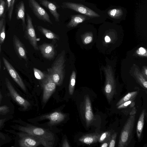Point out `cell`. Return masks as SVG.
<instances>
[{"mask_svg":"<svg viewBox=\"0 0 147 147\" xmlns=\"http://www.w3.org/2000/svg\"><path fill=\"white\" fill-rule=\"evenodd\" d=\"M61 7L63 8L71 9L84 15L90 18L91 22L99 24L104 22L107 20V17L104 12L98 8L93 3H78L72 2L63 3Z\"/></svg>","mask_w":147,"mask_h":147,"instance_id":"1","label":"cell"},{"mask_svg":"<svg viewBox=\"0 0 147 147\" xmlns=\"http://www.w3.org/2000/svg\"><path fill=\"white\" fill-rule=\"evenodd\" d=\"M20 131L28 134L36 136L39 138L42 144L46 147L53 146L55 141L53 134L45 129L33 126L20 127Z\"/></svg>","mask_w":147,"mask_h":147,"instance_id":"2","label":"cell"},{"mask_svg":"<svg viewBox=\"0 0 147 147\" xmlns=\"http://www.w3.org/2000/svg\"><path fill=\"white\" fill-rule=\"evenodd\" d=\"M65 54L63 51L58 55L51 67L47 69L48 74L58 86L62 84L64 77Z\"/></svg>","mask_w":147,"mask_h":147,"instance_id":"3","label":"cell"},{"mask_svg":"<svg viewBox=\"0 0 147 147\" xmlns=\"http://www.w3.org/2000/svg\"><path fill=\"white\" fill-rule=\"evenodd\" d=\"M136 120V115H130L121 131L118 147L128 146L133 138V132Z\"/></svg>","mask_w":147,"mask_h":147,"instance_id":"4","label":"cell"},{"mask_svg":"<svg viewBox=\"0 0 147 147\" xmlns=\"http://www.w3.org/2000/svg\"><path fill=\"white\" fill-rule=\"evenodd\" d=\"M107 19L115 23H120L125 20L127 14V9L121 6H111L103 10Z\"/></svg>","mask_w":147,"mask_h":147,"instance_id":"5","label":"cell"},{"mask_svg":"<svg viewBox=\"0 0 147 147\" xmlns=\"http://www.w3.org/2000/svg\"><path fill=\"white\" fill-rule=\"evenodd\" d=\"M5 82L12 98L24 110H27L30 106V103L18 93L7 78H5Z\"/></svg>","mask_w":147,"mask_h":147,"instance_id":"6","label":"cell"},{"mask_svg":"<svg viewBox=\"0 0 147 147\" xmlns=\"http://www.w3.org/2000/svg\"><path fill=\"white\" fill-rule=\"evenodd\" d=\"M41 86L43 89L42 101L46 103L55 91L56 85L47 74L42 80Z\"/></svg>","mask_w":147,"mask_h":147,"instance_id":"7","label":"cell"},{"mask_svg":"<svg viewBox=\"0 0 147 147\" xmlns=\"http://www.w3.org/2000/svg\"><path fill=\"white\" fill-rule=\"evenodd\" d=\"M28 2L30 7L38 19L53 24L48 13L35 0H28Z\"/></svg>","mask_w":147,"mask_h":147,"instance_id":"8","label":"cell"},{"mask_svg":"<svg viewBox=\"0 0 147 147\" xmlns=\"http://www.w3.org/2000/svg\"><path fill=\"white\" fill-rule=\"evenodd\" d=\"M25 133L19 134V144L21 147H36L42 144L40 139L37 137Z\"/></svg>","mask_w":147,"mask_h":147,"instance_id":"9","label":"cell"},{"mask_svg":"<svg viewBox=\"0 0 147 147\" xmlns=\"http://www.w3.org/2000/svg\"><path fill=\"white\" fill-rule=\"evenodd\" d=\"M27 25L25 28L26 35L30 44L36 50L39 49L37 42L35 29L33 25L32 19L29 15L26 13Z\"/></svg>","mask_w":147,"mask_h":147,"instance_id":"10","label":"cell"},{"mask_svg":"<svg viewBox=\"0 0 147 147\" xmlns=\"http://www.w3.org/2000/svg\"><path fill=\"white\" fill-rule=\"evenodd\" d=\"M2 59L5 68L12 79L24 91L26 92L25 86L20 76L5 57H3Z\"/></svg>","mask_w":147,"mask_h":147,"instance_id":"11","label":"cell"},{"mask_svg":"<svg viewBox=\"0 0 147 147\" xmlns=\"http://www.w3.org/2000/svg\"><path fill=\"white\" fill-rule=\"evenodd\" d=\"M84 113L86 125L89 127L94 119L90 98L88 95L85 96L84 103Z\"/></svg>","mask_w":147,"mask_h":147,"instance_id":"12","label":"cell"},{"mask_svg":"<svg viewBox=\"0 0 147 147\" xmlns=\"http://www.w3.org/2000/svg\"><path fill=\"white\" fill-rule=\"evenodd\" d=\"M66 115L61 112L55 111L41 116L40 119H47L49 121V124L54 125L59 123L64 120Z\"/></svg>","mask_w":147,"mask_h":147,"instance_id":"13","label":"cell"},{"mask_svg":"<svg viewBox=\"0 0 147 147\" xmlns=\"http://www.w3.org/2000/svg\"><path fill=\"white\" fill-rule=\"evenodd\" d=\"M13 45L15 51L18 56L21 59L27 60L25 48L19 38L16 35L13 38Z\"/></svg>","mask_w":147,"mask_h":147,"instance_id":"14","label":"cell"},{"mask_svg":"<svg viewBox=\"0 0 147 147\" xmlns=\"http://www.w3.org/2000/svg\"><path fill=\"white\" fill-rule=\"evenodd\" d=\"M71 20L66 25L68 28L75 27L79 24L85 22H89L91 20L88 17L83 14H77L71 16Z\"/></svg>","mask_w":147,"mask_h":147,"instance_id":"15","label":"cell"},{"mask_svg":"<svg viewBox=\"0 0 147 147\" xmlns=\"http://www.w3.org/2000/svg\"><path fill=\"white\" fill-rule=\"evenodd\" d=\"M39 49L43 56L47 59H53L55 55L53 45L50 44L44 43L39 46Z\"/></svg>","mask_w":147,"mask_h":147,"instance_id":"16","label":"cell"},{"mask_svg":"<svg viewBox=\"0 0 147 147\" xmlns=\"http://www.w3.org/2000/svg\"><path fill=\"white\" fill-rule=\"evenodd\" d=\"M40 3L48 9L57 22L59 21L60 14L57 12V7L52 2L47 0H39Z\"/></svg>","mask_w":147,"mask_h":147,"instance_id":"17","label":"cell"},{"mask_svg":"<svg viewBox=\"0 0 147 147\" xmlns=\"http://www.w3.org/2000/svg\"><path fill=\"white\" fill-rule=\"evenodd\" d=\"M100 135V134L98 133L86 134L80 137L79 140L87 144H93L98 142Z\"/></svg>","mask_w":147,"mask_h":147,"instance_id":"18","label":"cell"},{"mask_svg":"<svg viewBox=\"0 0 147 147\" xmlns=\"http://www.w3.org/2000/svg\"><path fill=\"white\" fill-rule=\"evenodd\" d=\"M16 18L18 20H21L24 30L25 29L26 25L25 20V8L24 3L22 1L20 3L16 10Z\"/></svg>","mask_w":147,"mask_h":147,"instance_id":"19","label":"cell"},{"mask_svg":"<svg viewBox=\"0 0 147 147\" xmlns=\"http://www.w3.org/2000/svg\"><path fill=\"white\" fill-rule=\"evenodd\" d=\"M146 110H143L141 112L136 127V133L138 140L141 138L144 123Z\"/></svg>","mask_w":147,"mask_h":147,"instance_id":"20","label":"cell"},{"mask_svg":"<svg viewBox=\"0 0 147 147\" xmlns=\"http://www.w3.org/2000/svg\"><path fill=\"white\" fill-rule=\"evenodd\" d=\"M37 28L38 30L48 38L52 39H59V38L58 35L51 30L42 26H37Z\"/></svg>","mask_w":147,"mask_h":147,"instance_id":"21","label":"cell"},{"mask_svg":"<svg viewBox=\"0 0 147 147\" xmlns=\"http://www.w3.org/2000/svg\"><path fill=\"white\" fill-rule=\"evenodd\" d=\"M138 93V92L137 91L129 92L118 101L116 104V106L117 107L119 106L125 102L132 99H134Z\"/></svg>","mask_w":147,"mask_h":147,"instance_id":"22","label":"cell"},{"mask_svg":"<svg viewBox=\"0 0 147 147\" xmlns=\"http://www.w3.org/2000/svg\"><path fill=\"white\" fill-rule=\"evenodd\" d=\"M5 20L3 17L0 20V45L4 41L5 36Z\"/></svg>","mask_w":147,"mask_h":147,"instance_id":"23","label":"cell"},{"mask_svg":"<svg viewBox=\"0 0 147 147\" xmlns=\"http://www.w3.org/2000/svg\"><path fill=\"white\" fill-rule=\"evenodd\" d=\"M76 74V72L72 71L70 77V82L69 86V91L70 95L73 94L75 85Z\"/></svg>","mask_w":147,"mask_h":147,"instance_id":"24","label":"cell"},{"mask_svg":"<svg viewBox=\"0 0 147 147\" xmlns=\"http://www.w3.org/2000/svg\"><path fill=\"white\" fill-rule=\"evenodd\" d=\"M111 135V131H108L104 132L101 134H100L98 142L102 143L110 140Z\"/></svg>","mask_w":147,"mask_h":147,"instance_id":"25","label":"cell"},{"mask_svg":"<svg viewBox=\"0 0 147 147\" xmlns=\"http://www.w3.org/2000/svg\"><path fill=\"white\" fill-rule=\"evenodd\" d=\"M33 71L35 77L37 79L42 80L45 77L46 74L38 69L34 68Z\"/></svg>","mask_w":147,"mask_h":147,"instance_id":"26","label":"cell"},{"mask_svg":"<svg viewBox=\"0 0 147 147\" xmlns=\"http://www.w3.org/2000/svg\"><path fill=\"white\" fill-rule=\"evenodd\" d=\"M7 1L8 11V16L9 20H10L12 17L14 5L12 3V0H7Z\"/></svg>","mask_w":147,"mask_h":147,"instance_id":"27","label":"cell"},{"mask_svg":"<svg viewBox=\"0 0 147 147\" xmlns=\"http://www.w3.org/2000/svg\"><path fill=\"white\" fill-rule=\"evenodd\" d=\"M117 135V133L116 132L111 134L109 147H114L115 146Z\"/></svg>","mask_w":147,"mask_h":147,"instance_id":"28","label":"cell"},{"mask_svg":"<svg viewBox=\"0 0 147 147\" xmlns=\"http://www.w3.org/2000/svg\"><path fill=\"white\" fill-rule=\"evenodd\" d=\"M10 111L9 108L6 105L0 106V115H5Z\"/></svg>","mask_w":147,"mask_h":147,"instance_id":"29","label":"cell"},{"mask_svg":"<svg viewBox=\"0 0 147 147\" xmlns=\"http://www.w3.org/2000/svg\"><path fill=\"white\" fill-rule=\"evenodd\" d=\"M134 100V99H133L125 102L122 103L119 106H117V108L118 109H120L124 108H125L126 107H127L129 105L131 102L133 101Z\"/></svg>","mask_w":147,"mask_h":147,"instance_id":"30","label":"cell"},{"mask_svg":"<svg viewBox=\"0 0 147 147\" xmlns=\"http://www.w3.org/2000/svg\"><path fill=\"white\" fill-rule=\"evenodd\" d=\"M5 7V2L3 0L0 2V19L3 14Z\"/></svg>","mask_w":147,"mask_h":147,"instance_id":"31","label":"cell"},{"mask_svg":"<svg viewBox=\"0 0 147 147\" xmlns=\"http://www.w3.org/2000/svg\"><path fill=\"white\" fill-rule=\"evenodd\" d=\"M83 40V42L85 44H88L90 43L92 40V38L90 36L87 35H85Z\"/></svg>","mask_w":147,"mask_h":147,"instance_id":"32","label":"cell"},{"mask_svg":"<svg viewBox=\"0 0 147 147\" xmlns=\"http://www.w3.org/2000/svg\"><path fill=\"white\" fill-rule=\"evenodd\" d=\"M110 140H108L102 143V144L100 145V146L101 147H108L109 144Z\"/></svg>","mask_w":147,"mask_h":147,"instance_id":"33","label":"cell"},{"mask_svg":"<svg viewBox=\"0 0 147 147\" xmlns=\"http://www.w3.org/2000/svg\"><path fill=\"white\" fill-rule=\"evenodd\" d=\"M62 146L63 147H69L70 146L66 139H65L63 141Z\"/></svg>","mask_w":147,"mask_h":147,"instance_id":"34","label":"cell"},{"mask_svg":"<svg viewBox=\"0 0 147 147\" xmlns=\"http://www.w3.org/2000/svg\"><path fill=\"white\" fill-rule=\"evenodd\" d=\"M136 108L135 107H133L132 111L130 113V115H133L135 114L136 113Z\"/></svg>","mask_w":147,"mask_h":147,"instance_id":"35","label":"cell"},{"mask_svg":"<svg viewBox=\"0 0 147 147\" xmlns=\"http://www.w3.org/2000/svg\"><path fill=\"white\" fill-rule=\"evenodd\" d=\"M6 119H0V128L3 125Z\"/></svg>","mask_w":147,"mask_h":147,"instance_id":"36","label":"cell"},{"mask_svg":"<svg viewBox=\"0 0 147 147\" xmlns=\"http://www.w3.org/2000/svg\"><path fill=\"white\" fill-rule=\"evenodd\" d=\"M139 51L141 53L144 54L146 53L145 50L142 47H141L139 49Z\"/></svg>","mask_w":147,"mask_h":147,"instance_id":"37","label":"cell"},{"mask_svg":"<svg viewBox=\"0 0 147 147\" xmlns=\"http://www.w3.org/2000/svg\"><path fill=\"white\" fill-rule=\"evenodd\" d=\"M105 40L106 42H108L110 41L111 39L108 36H106L105 38Z\"/></svg>","mask_w":147,"mask_h":147,"instance_id":"38","label":"cell"},{"mask_svg":"<svg viewBox=\"0 0 147 147\" xmlns=\"http://www.w3.org/2000/svg\"><path fill=\"white\" fill-rule=\"evenodd\" d=\"M135 105V102L133 101L131 102L130 103V107H134V106Z\"/></svg>","mask_w":147,"mask_h":147,"instance_id":"39","label":"cell"},{"mask_svg":"<svg viewBox=\"0 0 147 147\" xmlns=\"http://www.w3.org/2000/svg\"><path fill=\"white\" fill-rule=\"evenodd\" d=\"M3 96L1 93V92L0 90V104H1V102Z\"/></svg>","mask_w":147,"mask_h":147,"instance_id":"40","label":"cell"},{"mask_svg":"<svg viewBox=\"0 0 147 147\" xmlns=\"http://www.w3.org/2000/svg\"><path fill=\"white\" fill-rule=\"evenodd\" d=\"M1 45H0V68H1V66H0V64H1V59H0V55H1Z\"/></svg>","mask_w":147,"mask_h":147,"instance_id":"41","label":"cell"},{"mask_svg":"<svg viewBox=\"0 0 147 147\" xmlns=\"http://www.w3.org/2000/svg\"><path fill=\"white\" fill-rule=\"evenodd\" d=\"M15 0H12V3L13 5H14Z\"/></svg>","mask_w":147,"mask_h":147,"instance_id":"42","label":"cell"},{"mask_svg":"<svg viewBox=\"0 0 147 147\" xmlns=\"http://www.w3.org/2000/svg\"><path fill=\"white\" fill-rule=\"evenodd\" d=\"M147 69H146V71H145V73H146V75H147Z\"/></svg>","mask_w":147,"mask_h":147,"instance_id":"43","label":"cell"},{"mask_svg":"<svg viewBox=\"0 0 147 147\" xmlns=\"http://www.w3.org/2000/svg\"><path fill=\"white\" fill-rule=\"evenodd\" d=\"M1 133L0 132V138L1 137Z\"/></svg>","mask_w":147,"mask_h":147,"instance_id":"44","label":"cell"},{"mask_svg":"<svg viewBox=\"0 0 147 147\" xmlns=\"http://www.w3.org/2000/svg\"><path fill=\"white\" fill-rule=\"evenodd\" d=\"M81 0V1H84V0Z\"/></svg>","mask_w":147,"mask_h":147,"instance_id":"45","label":"cell"},{"mask_svg":"<svg viewBox=\"0 0 147 147\" xmlns=\"http://www.w3.org/2000/svg\"></svg>","mask_w":147,"mask_h":147,"instance_id":"46","label":"cell"}]
</instances>
